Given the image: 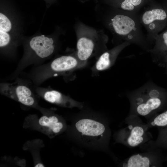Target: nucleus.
Segmentation results:
<instances>
[{
  "mask_svg": "<svg viewBox=\"0 0 167 167\" xmlns=\"http://www.w3.org/2000/svg\"><path fill=\"white\" fill-rule=\"evenodd\" d=\"M109 18V26L112 31L122 39L149 52L153 45L143 34L138 13L119 10Z\"/></svg>",
  "mask_w": 167,
  "mask_h": 167,
  "instance_id": "1",
  "label": "nucleus"
},
{
  "mask_svg": "<svg viewBox=\"0 0 167 167\" xmlns=\"http://www.w3.org/2000/svg\"><path fill=\"white\" fill-rule=\"evenodd\" d=\"M24 21L20 13L12 10L0 11V47L2 50L14 49L20 43L24 35Z\"/></svg>",
  "mask_w": 167,
  "mask_h": 167,
  "instance_id": "2",
  "label": "nucleus"
},
{
  "mask_svg": "<svg viewBox=\"0 0 167 167\" xmlns=\"http://www.w3.org/2000/svg\"><path fill=\"white\" fill-rule=\"evenodd\" d=\"M146 4L147 6L139 14V19L147 30L148 39L154 45L155 37L167 25V13L162 4L154 0Z\"/></svg>",
  "mask_w": 167,
  "mask_h": 167,
  "instance_id": "3",
  "label": "nucleus"
},
{
  "mask_svg": "<svg viewBox=\"0 0 167 167\" xmlns=\"http://www.w3.org/2000/svg\"><path fill=\"white\" fill-rule=\"evenodd\" d=\"M56 33L54 32L46 35L38 31L31 36H24L22 43L29 55L41 59L46 58L51 56L55 51L58 38Z\"/></svg>",
  "mask_w": 167,
  "mask_h": 167,
  "instance_id": "4",
  "label": "nucleus"
},
{
  "mask_svg": "<svg viewBox=\"0 0 167 167\" xmlns=\"http://www.w3.org/2000/svg\"><path fill=\"white\" fill-rule=\"evenodd\" d=\"M75 127L78 135L88 142L101 141L106 132V127L103 123L91 118L79 120L75 123Z\"/></svg>",
  "mask_w": 167,
  "mask_h": 167,
  "instance_id": "5",
  "label": "nucleus"
},
{
  "mask_svg": "<svg viewBox=\"0 0 167 167\" xmlns=\"http://www.w3.org/2000/svg\"><path fill=\"white\" fill-rule=\"evenodd\" d=\"M147 129L141 124L129 125L121 130L118 136L119 140L131 147H135L146 140Z\"/></svg>",
  "mask_w": 167,
  "mask_h": 167,
  "instance_id": "6",
  "label": "nucleus"
},
{
  "mask_svg": "<svg viewBox=\"0 0 167 167\" xmlns=\"http://www.w3.org/2000/svg\"><path fill=\"white\" fill-rule=\"evenodd\" d=\"M1 91L4 95L25 105L31 106L35 103V99L31 90L25 86L4 84L2 86Z\"/></svg>",
  "mask_w": 167,
  "mask_h": 167,
  "instance_id": "7",
  "label": "nucleus"
},
{
  "mask_svg": "<svg viewBox=\"0 0 167 167\" xmlns=\"http://www.w3.org/2000/svg\"><path fill=\"white\" fill-rule=\"evenodd\" d=\"M37 123L39 130L50 137L61 133L66 128L63 119L56 114L43 115L39 118Z\"/></svg>",
  "mask_w": 167,
  "mask_h": 167,
  "instance_id": "8",
  "label": "nucleus"
},
{
  "mask_svg": "<svg viewBox=\"0 0 167 167\" xmlns=\"http://www.w3.org/2000/svg\"><path fill=\"white\" fill-rule=\"evenodd\" d=\"M131 44L127 42H124L112 49L104 52L93 66L92 71L99 72L109 69L114 64L121 52Z\"/></svg>",
  "mask_w": 167,
  "mask_h": 167,
  "instance_id": "9",
  "label": "nucleus"
},
{
  "mask_svg": "<svg viewBox=\"0 0 167 167\" xmlns=\"http://www.w3.org/2000/svg\"><path fill=\"white\" fill-rule=\"evenodd\" d=\"M148 52L153 62L165 67L167 58V29L156 36L153 47Z\"/></svg>",
  "mask_w": 167,
  "mask_h": 167,
  "instance_id": "10",
  "label": "nucleus"
},
{
  "mask_svg": "<svg viewBox=\"0 0 167 167\" xmlns=\"http://www.w3.org/2000/svg\"><path fill=\"white\" fill-rule=\"evenodd\" d=\"M84 66L78 58L76 53L59 57L54 59L50 64L52 71L58 73L72 71Z\"/></svg>",
  "mask_w": 167,
  "mask_h": 167,
  "instance_id": "11",
  "label": "nucleus"
},
{
  "mask_svg": "<svg viewBox=\"0 0 167 167\" xmlns=\"http://www.w3.org/2000/svg\"><path fill=\"white\" fill-rule=\"evenodd\" d=\"M90 35L80 36L77 43V56L85 66L88 60L92 54L97 46V40Z\"/></svg>",
  "mask_w": 167,
  "mask_h": 167,
  "instance_id": "12",
  "label": "nucleus"
},
{
  "mask_svg": "<svg viewBox=\"0 0 167 167\" xmlns=\"http://www.w3.org/2000/svg\"><path fill=\"white\" fill-rule=\"evenodd\" d=\"M166 106L167 97L150 98L131 109L136 114L146 116L165 108Z\"/></svg>",
  "mask_w": 167,
  "mask_h": 167,
  "instance_id": "13",
  "label": "nucleus"
},
{
  "mask_svg": "<svg viewBox=\"0 0 167 167\" xmlns=\"http://www.w3.org/2000/svg\"><path fill=\"white\" fill-rule=\"evenodd\" d=\"M43 97L46 101L61 106L69 108L77 107L80 109L83 107L82 103L56 90L47 91L44 93Z\"/></svg>",
  "mask_w": 167,
  "mask_h": 167,
  "instance_id": "14",
  "label": "nucleus"
},
{
  "mask_svg": "<svg viewBox=\"0 0 167 167\" xmlns=\"http://www.w3.org/2000/svg\"><path fill=\"white\" fill-rule=\"evenodd\" d=\"M153 158L148 155L137 154L126 160L122 166L125 167H149L154 166Z\"/></svg>",
  "mask_w": 167,
  "mask_h": 167,
  "instance_id": "15",
  "label": "nucleus"
},
{
  "mask_svg": "<svg viewBox=\"0 0 167 167\" xmlns=\"http://www.w3.org/2000/svg\"><path fill=\"white\" fill-rule=\"evenodd\" d=\"M114 4L120 10L138 13L147 3L145 0H115Z\"/></svg>",
  "mask_w": 167,
  "mask_h": 167,
  "instance_id": "16",
  "label": "nucleus"
},
{
  "mask_svg": "<svg viewBox=\"0 0 167 167\" xmlns=\"http://www.w3.org/2000/svg\"><path fill=\"white\" fill-rule=\"evenodd\" d=\"M150 124L153 126H167V110L154 117L151 121Z\"/></svg>",
  "mask_w": 167,
  "mask_h": 167,
  "instance_id": "17",
  "label": "nucleus"
},
{
  "mask_svg": "<svg viewBox=\"0 0 167 167\" xmlns=\"http://www.w3.org/2000/svg\"><path fill=\"white\" fill-rule=\"evenodd\" d=\"M161 4L167 13V0H162Z\"/></svg>",
  "mask_w": 167,
  "mask_h": 167,
  "instance_id": "18",
  "label": "nucleus"
},
{
  "mask_svg": "<svg viewBox=\"0 0 167 167\" xmlns=\"http://www.w3.org/2000/svg\"><path fill=\"white\" fill-rule=\"evenodd\" d=\"M34 167H45L44 165L42 163H39L36 165Z\"/></svg>",
  "mask_w": 167,
  "mask_h": 167,
  "instance_id": "19",
  "label": "nucleus"
},
{
  "mask_svg": "<svg viewBox=\"0 0 167 167\" xmlns=\"http://www.w3.org/2000/svg\"><path fill=\"white\" fill-rule=\"evenodd\" d=\"M164 68H165L166 70V72H167V58L165 61V66Z\"/></svg>",
  "mask_w": 167,
  "mask_h": 167,
  "instance_id": "20",
  "label": "nucleus"
},
{
  "mask_svg": "<svg viewBox=\"0 0 167 167\" xmlns=\"http://www.w3.org/2000/svg\"><path fill=\"white\" fill-rule=\"evenodd\" d=\"M152 0H145V1L148 3L149 2L151 1Z\"/></svg>",
  "mask_w": 167,
  "mask_h": 167,
  "instance_id": "21",
  "label": "nucleus"
},
{
  "mask_svg": "<svg viewBox=\"0 0 167 167\" xmlns=\"http://www.w3.org/2000/svg\"><path fill=\"white\" fill-rule=\"evenodd\" d=\"M166 137H167V136H166Z\"/></svg>",
  "mask_w": 167,
  "mask_h": 167,
  "instance_id": "22",
  "label": "nucleus"
}]
</instances>
